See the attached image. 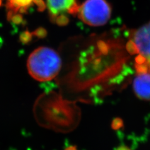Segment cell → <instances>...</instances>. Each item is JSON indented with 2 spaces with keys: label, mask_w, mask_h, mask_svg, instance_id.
Returning <instances> with one entry per match:
<instances>
[{
  "label": "cell",
  "mask_w": 150,
  "mask_h": 150,
  "mask_svg": "<svg viewBox=\"0 0 150 150\" xmlns=\"http://www.w3.org/2000/svg\"><path fill=\"white\" fill-rule=\"evenodd\" d=\"M62 61L58 54L53 49L41 46L30 54L27 68L31 76L39 81H50L60 71Z\"/></svg>",
  "instance_id": "obj_1"
},
{
  "label": "cell",
  "mask_w": 150,
  "mask_h": 150,
  "mask_svg": "<svg viewBox=\"0 0 150 150\" xmlns=\"http://www.w3.org/2000/svg\"><path fill=\"white\" fill-rule=\"evenodd\" d=\"M111 13V6L106 0H86L79 6L77 13L85 24L100 26L108 21Z\"/></svg>",
  "instance_id": "obj_2"
},
{
  "label": "cell",
  "mask_w": 150,
  "mask_h": 150,
  "mask_svg": "<svg viewBox=\"0 0 150 150\" xmlns=\"http://www.w3.org/2000/svg\"><path fill=\"white\" fill-rule=\"evenodd\" d=\"M129 43L130 51L138 54L135 64L150 68V21L133 33Z\"/></svg>",
  "instance_id": "obj_3"
},
{
  "label": "cell",
  "mask_w": 150,
  "mask_h": 150,
  "mask_svg": "<svg viewBox=\"0 0 150 150\" xmlns=\"http://www.w3.org/2000/svg\"><path fill=\"white\" fill-rule=\"evenodd\" d=\"M137 74L133 81V90L139 98L150 100V68L143 65H135Z\"/></svg>",
  "instance_id": "obj_4"
},
{
  "label": "cell",
  "mask_w": 150,
  "mask_h": 150,
  "mask_svg": "<svg viewBox=\"0 0 150 150\" xmlns=\"http://www.w3.org/2000/svg\"><path fill=\"white\" fill-rule=\"evenodd\" d=\"M46 3L50 15L59 18L67 14L77 13L79 6L76 0H46Z\"/></svg>",
  "instance_id": "obj_5"
},
{
  "label": "cell",
  "mask_w": 150,
  "mask_h": 150,
  "mask_svg": "<svg viewBox=\"0 0 150 150\" xmlns=\"http://www.w3.org/2000/svg\"><path fill=\"white\" fill-rule=\"evenodd\" d=\"M8 7L14 12L25 10L29 7L33 0H8Z\"/></svg>",
  "instance_id": "obj_6"
},
{
  "label": "cell",
  "mask_w": 150,
  "mask_h": 150,
  "mask_svg": "<svg viewBox=\"0 0 150 150\" xmlns=\"http://www.w3.org/2000/svg\"><path fill=\"white\" fill-rule=\"evenodd\" d=\"M115 150H132L129 146H126V145L125 144H121L118 146V147H116Z\"/></svg>",
  "instance_id": "obj_7"
},
{
  "label": "cell",
  "mask_w": 150,
  "mask_h": 150,
  "mask_svg": "<svg viewBox=\"0 0 150 150\" xmlns=\"http://www.w3.org/2000/svg\"><path fill=\"white\" fill-rule=\"evenodd\" d=\"M63 150H79L76 145H67Z\"/></svg>",
  "instance_id": "obj_8"
}]
</instances>
